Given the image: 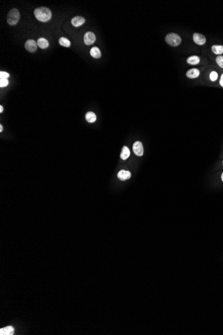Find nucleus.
Returning <instances> with one entry per match:
<instances>
[{"mask_svg":"<svg viewBox=\"0 0 223 335\" xmlns=\"http://www.w3.org/2000/svg\"><path fill=\"white\" fill-rule=\"evenodd\" d=\"M222 163H223V162H222Z\"/></svg>","mask_w":223,"mask_h":335,"instance_id":"27","label":"nucleus"},{"mask_svg":"<svg viewBox=\"0 0 223 335\" xmlns=\"http://www.w3.org/2000/svg\"><path fill=\"white\" fill-rule=\"evenodd\" d=\"M187 61L190 65H196L200 62V58L198 56H192L187 58Z\"/></svg>","mask_w":223,"mask_h":335,"instance_id":"14","label":"nucleus"},{"mask_svg":"<svg viewBox=\"0 0 223 335\" xmlns=\"http://www.w3.org/2000/svg\"><path fill=\"white\" fill-rule=\"evenodd\" d=\"M193 40L196 44L202 46L206 43V38L203 34L199 33H194L193 34Z\"/></svg>","mask_w":223,"mask_h":335,"instance_id":"6","label":"nucleus"},{"mask_svg":"<svg viewBox=\"0 0 223 335\" xmlns=\"http://www.w3.org/2000/svg\"><path fill=\"white\" fill-rule=\"evenodd\" d=\"M9 84V81L8 78H0V87H5L7 86Z\"/></svg>","mask_w":223,"mask_h":335,"instance_id":"19","label":"nucleus"},{"mask_svg":"<svg viewBox=\"0 0 223 335\" xmlns=\"http://www.w3.org/2000/svg\"><path fill=\"white\" fill-rule=\"evenodd\" d=\"M90 54L94 58H99L101 57V52L98 47H93L90 50Z\"/></svg>","mask_w":223,"mask_h":335,"instance_id":"16","label":"nucleus"},{"mask_svg":"<svg viewBox=\"0 0 223 335\" xmlns=\"http://www.w3.org/2000/svg\"><path fill=\"white\" fill-rule=\"evenodd\" d=\"M85 19L81 16H76L72 18V24L75 27H79L82 26L85 22Z\"/></svg>","mask_w":223,"mask_h":335,"instance_id":"9","label":"nucleus"},{"mask_svg":"<svg viewBox=\"0 0 223 335\" xmlns=\"http://www.w3.org/2000/svg\"><path fill=\"white\" fill-rule=\"evenodd\" d=\"M14 334V328L11 326L2 328L0 329V334L1 335H13Z\"/></svg>","mask_w":223,"mask_h":335,"instance_id":"11","label":"nucleus"},{"mask_svg":"<svg viewBox=\"0 0 223 335\" xmlns=\"http://www.w3.org/2000/svg\"><path fill=\"white\" fill-rule=\"evenodd\" d=\"M130 152L129 148L127 147H126V146L123 147L121 152V155H120L121 159L123 160H126L130 157Z\"/></svg>","mask_w":223,"mask_h":335,"instance_id":"13","label":"nucleus"},{"mask_svg":"<svg viewBox=\"0 0 223 335\" xmlns=\"http://www.w3.org/2000/svg\"><path fill=\"white\" fill-rule=\"evenodd\" d=\"M37 44L40 48L46 49L49 46V42L46 39L44 38H40L37 41Z\"/></svg>","mask_w":223,"mask_h":335,"instance_id":"12","label":"nucleus"},{"mask_svg":"<svg viewBox=\"0 0 223 335\" xmlns=\"http://www.w3.org/2000/svg\"><path fill=\"white\" fill-rule=\"evenodd\" d=\"M86 119L90 123H94L96 120V116L93 112H88L86 114Z\"/></svg>","mask_w":223,"mask_h":335,"instance_id":"15","label":"nucleus"},{"mask_svg":"<svg viewBox=\"0 0 223 335\" xmlns=\"http://www.w3.org/2000/svg\"><path fill=\"white\" fill-rule=\"evenodd\" d=\"M0 77H1V78H8V77H10V74L6 72L2 71V72H0Z\"/></svg>","mask_w":223,"mask_h":335,"instance_id":"22","label":"nucleus"},{"mask_svg":"<svg viewBox=\"0 0 223 335\" xmlns=\"http://www.w3.org/2000/svg\"><path fill=\"white\" fill-rule=\"evenodd\" d=\"M220 85H221L223 87V74H222L221 80H220Z\"/></svg>","mask_w":223,"mask_h":335,"instance_id":"23","label":"nucleus"},{"mask_svg":"<svg viewBox=\"0 0 223 335\" xmlns=\"http://www.w3.org/2000/svg\"><path fill=\"white\" fill-rule=\"evenodd\" d=\"M2 131H3V126L1 125H0V132H2Z\"/></svg>","mask_w":223,"mask_h":335,"instance_id":"25","label":"nucleus"},{"mask_svg":"<svg viewBox=\"0 0 223 335\" xmlns=\"http://www.w3.org/2000/svg\"><path fill=\"white\" fill-rule=\"evenodd\" d=\"M218 78V74L216 73L215 71H212V72L210 74V79L212 80V81H215V80H217Z\"/></svg>","mask_w":223,"mask_h":335,"instance_id":"21","label":"nucleus"},{"mask_svg":"<svg viewBox=\"0 0 223 335\" xmlns=\"http://www.w3.org/2000/svg\"><path fill=\"white\" fill-rule=\"evenodd\" d=\"M83 41H84V43L86 45H92V44H94L96 41L95 34L91 32L86 33L84 36H83Z\"/></svg>","mask_w":223,"mask_h":335,"instance_id":"5","label":"nucleus"},{"mask_svg":"<svg viewBox=\"0 0 223 335\" xmlns=\"http://www.w3.org/2000/svg\"><path fill=\"white\" fill-rule=\"evenodd\" d=\"M20 14L19 11L17 9L14 8L9 11L7 16V21L11 26H14V25L17 24L20 20Z\"/></svg>","mask_w":223,"mask_h":335,"instance_id":"2","label":"nucleus"},{"mask_svg":"<svg viewBox=\"0 0 223 335\" xmlns=\"http://www.w3.org/2000/svg\"><path fill=\"white\" fill-rule=\"evenodd\" d=\"M118 177L121 181H125L131 177V173L128 171L121 170L118 173Z\"/></svg>","mask_w":223,"mask_h":335,"instance_id":"8","label":"nucleus"},{"mask_svg":"<svg viewBox=\"0 0 223 335\" xmlns=\"http://www.w3.org/2000/svg\"><path fill=\"white\" fill-rule=\"evenodd\" d=\"M216 61L218 66L223 68V56H218L216 57Z\"/></svg>","mask_w":223,"mask_h":335,"instance_id":"20","label":"nucleus"},{"mask_svg":"<svg viewBox=\"0 0 223 335\" xmlns=\"http://www.w3.org/2000/svg\"><path fill=\"white\" fill-rule=\"evenodd\" d=\"M34 15L37 20L42 22H46L51 19L52 11L48 8H38L34 10Z\"/></svg>","mask_w":223,"mask_h":335,"instance_id":"1","label":"nucleus"},{"mask_svg":"<svg viewBox=\"0 0 223 335\" xmlns=\"http://www.w3.org/2000/svg\"><path fill=\"white\" fill-rule=\"evenodd\" d=\"M59 43H60V44L61 46H64V47H70L71 45L70 40L66 38H64V37L60 38V40H59Z\"/></svg>","mask_w":223,"mask_h":335,"instance_id":"18","label":"nucleus"},{"mask_svg":"<svg viewBox=\"0 0 223 335\" xmlns=\"http://www.w3.org/2000/svg\"><path fill=\"white\" fill-rule=\"evenodd\" d=\"M166 42L168 45L171 46H178L181 44V38L177 34L175 33H170L167 34L165 38Z\"/></svg>","mask_w":223,"mask_h":335,"instance_id":"3","label":"nucleus"},{"mask_svg":"<svg viewBox=\"0 0 223 335\" xmlns=\"http://www.w3.org/2000/svg\"><path fill=\"white\" fill-rule=\"evenodd\" d=\"M133 151L137 156L141 157L144 154V148L142 143L140 141L135 142L133 145Z\"/></svg>","mask_w":223,"mask_h":335,"instance_id":"4","label":"nucleus"},{"mask_svg":"<svg viewBox=\"0 0 223 335\" xmlns=\"http://www.w3.org/2000/svg\"><path fill=\"white\" fill-rule=\"evenodd\" d=\"M221 178H222V181H223V173H222V177H221Z\"/></svg>","mask_w":223,"mask_h":335,"instance_id":"26","label":"nucleus"},{"mask_svg":"<svg viewBox=\"0 0 223 335\" xmlns=\"http://www.w3.org/2000/svg\"><path fill=\"white\" fill-rule=\"evenodd\" d=\"M37 45L33 40H28L25 44V48L30 52H34L37 50Z\"/></svg>","mask_w":223,"mask_h":335,"instance_id":"7","label":"nucleus"},{"mask_svg":"<svg viewBox=\"0 0 223 335\" xmlns=\"http://www.w3.org/2000/svg\"><path fill=\"white\" fill-rule=\"evenodd\" d=\"M200 74V71L197 68H193L187 71V76L189 78H196L199 77Z\"/></svg>","mask_w":223,"mask_h":335,"instance_id":"10","label":"nucleus"},{"mask_svg":"<svg viewBox=\"0 0 223 335\" xmlns=\"http://www.w3.org/2000/svg\"><path fill=\"white\" fill-rule=\"evenodd\" d=\"M3 110H4V108H3L2 106H0V113H2Z\"/></svg>","mask_w":223,"mask_h":335,"instance_id":"24","label":"nucleus"},{"mask_svg":"<svg viewBox=\"0 0 223 335\" xmlns=\"http://www.w3.org/2000/svg\"><path fill=\"white\" fill-rule=\"evenodd\" d=\"M212 51L216 54H223V46L214 45L212 46Z\"/></svg>","mask_w":223,"mask_h":335,"instance_id":"17","label":"nucleus"}]
</instances>
